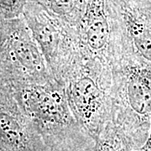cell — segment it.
<instances>
[{
  "label": "cell",
  "mask_w": 151,
  "mask_h": 151,
  "mask_svg": "<svg viewBox=\"0 0 151 151\" xmlns=\"http://www.w3.org/2000/svg\"><path fill=\"white\" fill-rule=\"evenodd\" d=\"M14 90L49 151H92L94 140L75 118L63 82L54 78Z\"/></svg>",
  "instance_id": "1"
},
{
  "label": "cell",
  "mask_w": 151,
  "mask_h": 151,
  "mask_svg": "<svg viewBox=\"0 0 151 151\" xmlns=\"http://www.w3.org/2000/svg\"><path fill=\"white\" fill-rule=\"evenodd\" d=\"M50 14L76 26L83 10L84 0H35Z\"/></svg>",
  "instance_id": "10"
},
{
  "label": "cell",
  "mask_w": 151,
  "mask_h": 151,
  "mask_svg": "<svg viewBox=\"0 0 151 151\" xmlns=\"http://www.w3.org/2000/svg\"><path fill=\"white\" fill-rule=\"evenodd\" d=\"M76 29L81 50L110 66L119 43L108 0H84Z\"/></svg>",
  "instance_id": "7"
},
{
  "label": "cell",
  "mask_w": 151,
  "mask_h": 151,
  "mask_svg": "<svg viewBox=\"0 0 151 151\" xmlns=\"http://www.w3.org/2000/svg\"><path fill=\"white\" fill-rule=\"evenodd\" d=\"M112 119L139 150L151 119V63L124 48L111 62Z\"/></svg>",
  "instance_id": "2"
},
{
  "label": "cell",
  "mask_w": 151,
  "mask_h": 151,
  "mask_svg": "<svg viewBox=\"0 0 151 151\" xmlns=\"http://www.w3.org/2000/svg\"><path fill=\"white\" fill-rule=\"evenodd\" d=\"M61 82L77 122L94 139L112 119L111 67L81 50Z\"/></svg>",
  "instance_id": "3"
},
{
  "label": "cell",
  "mask_w": 151,
  "mask_h": 151,
  "mask_svg": "<svg viewBox=\"0 0 151 151\" xmlns=\"http://www.w3.org/2000/svg\"><path fill=\"white\" fill-rule=\"evenodd\" d=\"M92 151H137L122 129L110 119L94 138Z\"/></svg>",
  "instance_id": "9"
},
{
  "label": "cell",
  "mask_w": 151,
  "mask_h": 151,
  "mask_svg": "<svg viewBox=\"0 0 151 151\" xmlns=\"http://www.w3.org/2000/svg\"><path fill=\"white\" fill-rule=\"evenodd\" d=\"M137 151H151V119L148 137H147V139H146L145 142L144 143V145L141 146L140 148H139Z\"/></svg>",
  "instance_id": "11"
},
{
  "label": "cell",
  "mask_w": 151,
  "mask_h": 151,
  "mask_svg": "<svg viewBox=\"0 0 151 151\" xmlns=\"http://www.w3.org/2000/svg\"><path fill=\"white\" fill-rule=\"evenodd\" d=\"M0 151H49L16 91L1 78Z\"/></svg>",
  "instance_id": "6"
},
{
  "label": "cell",
  "mask_w": 151,
  "mask_h": 151,
  "mask_svg": "<svg viewBox=\"0 0 151 151\" xmlns=\"http://www.w3.org/2000/svg\"><path fill=\"white\" fill-rule=\"evenodd\" d=\"M23 14L55 80L61 81L81 52L76 26L50 14L31 0Z\"/></svg>",
  "instance_id": "5"
},
{
  "label": "cell",
  "mask_w": 151,
  "mask_h": 151,
  "mask_svg": "<svg viewBox=\"0 0 151 151\" xmlns=\"http://www.w3.org/2000/svg\"><path fill=\"white\" fill-rule=\"evenodd\" d=\"M124 48L151 63V0H108Z\"/></svg>",
  "instance_id": "8"
},
{
  "label": "cell",
  "mask_w": 151,
  "mask_h": 151,
  "mask_svg": "<svg viewBox=\"0 0 151 151\" xmlns=\"http://www.w3.org/2000/svg\"><path fill=\"white\" fill-rule=\"evenodd\" d=\"M0 78L14 88L54 79L24 17L0 19Z\"/></svg>",
  "instance_id": "4"
}]
</instances>
